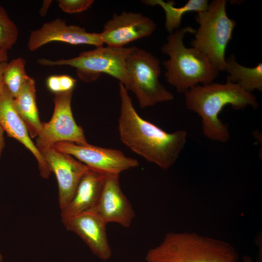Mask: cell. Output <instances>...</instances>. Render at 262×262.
<instances>
[{"mask_svg":"<svg viewBox=\"0 0 262 262\" xmlns=\"http://www.w3.org/2000/svg\"><path fill=\"white\" fill-rule=\"evenodd\" d=\"M120 109L118 131L122 143L136 154L163 170L170 168L184 147V130L169 133L142 118L133 106L128 91L119 83Z\"/></svg>","mask_w":262,"mask_h":262,"instance_id":"1","label":"cell"},{"mask_svg":"<svg viewBox=\"0 0 262 262\" xmlns=\"http://www.w3.org/2000/svg\"><path fill=\"white\" fill-rule=\"evenodd\" d=\"M186 107L197 114L201 118L203 133L208 138L219 142L229 139L228 124L219 117L223 108L230 105L241 110L259 104L256 98L236 84L228 81L225 83L212 82L194 86L184 93Z\"/></svg>","mask_w":262,"mask_h":262,"instance_id":"2","label":"cell"},{"mask_svg":"<svg viewBox=\"0 0 262 262\" xmlns=\"http://www.w3.org/2000/svg\"><path fill=\"white\" fill-rule=\"evenodd\" d=\"M196 30L186 26L175 30L161 48L162 52L169 56L163 62L165 77L180 93L197 85L213 82L219 73L205 55L194 47L184 45L185 35L195 34Z\"/></svg>","mask_w":262,"mask_h":262,"instance_id":"3","label":"cell"},{"mask_svg":"<svg viewBox=\"0 0 262 262\" xmlns=\"http://www.w3.org/2000/svg\"><path fill=\"white\" fill-rule=\"evenodd\" d=\"M235 248L225 241L195 232H169L150 248L147 262H239Z\"/></svg>","mask_w":262,"mask_h":262,"instance_id":"4","label":"cell"},{"mask_svg":"<svg viewBox=\"0 0 262 262\" xmlns=\"http://www.w3.org/2000/svg\"><path fill=\"white\" fill-rule=\"evenodd\" d=\"M226 3L225 0H213L205 10L197 13L199 27L191 42L192 47L205 55L219 72L223 71L227 46L236 24L227 15Z\"/></svg>","mask_w":262,"mask_h":262,"instance_id":"5","label":"cell"},{"mask_svg":"<svg viewBox=\"0 0 262 262\" xmlns=\"http://www.w3.org/2000/svg\"><path fill=\"white\" fill-rule=\"evenodd\" d=\"M133 49V47L116 48L101 46L82 52L71 59L51 60L41 58L37 62L43 66L74 67L79 78L85 82L95 81L102 74H106L116 79L127 89L129 79L126 59Z\"/></svg>","mask_w":262,"mask_h":262,"instance_id":"6","label":"cell"},{"mask_svg":"<svg viewBox=\"0 0 262 262\" xmlns=\"http://www.w3.org/2000/svg\"><path fill=\"white\" fill-rule=\"evenodd\" d=\"M127 89L135 96L141 108L173 99V94L159 80L160 61L150 52L133 47L126 59Z\"/></svg>","mask_w":262,"mask_h":262,"instance_id":"7","label":"cell"},{"mask_svg":"<svg viewBox=\"0 0 262 262\" xmlns=\"http://www.w3.org/2000/svg\"><path fill=\"white\" fill-rule=\"evenodd\" d=\"M73 91L55 94L52 117L49 122L42 123L36 139L35 146L40 153L58 142L87 143L83 129L77 124L73 115L71 106Z\"/></svg>","mask_w":262,"mask_h":262,"instance_id":"8","label":"cell"},{"mask_svg":"<svg viewBox=\"0 0 262 262\" xmlns=\"http://www.w3.org/2000/svg\"><path fill=\"white\" fill-rule=\"evenodd\" d=\"M57 150L69 154L90 170L106 175H120L139 165L138 161L119 150L90 145L61 142L54 144Z\"/></svg>","mask_w":262,"mask_h":262,"instance_id":"9","label":"cell"},{"mask_svg":"<svg viewBox=\"0 0 262 262\" xmlns=\"http://www.w3.org/2000/svg\"><path fill=\"white\" fill-rule=\"evenodd\" d=\"M156 24L149 17L139 13L123 12L114 14L100 33L103 44L120 48L139 39L147 37L155 30Z\"/></svg>","mask_w":262,"mask_h":262,"instance_id":"10","label":"cell"},{"mask_svg":"<svg viewBox=\"0 0 262 262\" xmlns=\"http://www.w3.org/2000/svg\"><path fill=\"white\" fill-rule=\"evenodd\" d=\"M41 153L51 172L56 176L61 211L71 200L82 177L90 169L72 156L60 152L53 147L42 151Z\"/></svg>","mask_w":262,"mask_h":262,"instance_id":"11","label":"cell"},{"mask_svg":"<svg viewBox=\"0 0 262 262\" xmlns=\"http://www.w3.org/2000/svg\"><path fill=\"white\" fill-rule=\"evenodd\" d=\"M52 42H61L72 45H89L103 46L100 33H89L75 25H67L66 21L56 18L46 22L40 28L33 30L27 46L31 51Z\"/></svg>","mask_w":262,"mask_h":262,"instance_id":"12","label":"cell"},{"mask_svg":"<svg viewBox=\"0 0 262 262\" xmlns=\"http://www.w3.org/2000/svg\"><path fill=\"white\" fill-rule=\"evenodd\" d=\"M91 212L106 224L114 222L124 228L131 226L135 213L121 190L119 175L107 176L99 200Z\"/></svg>","mask_w":262,"mask_h":262,"instance_id":"13","label":"cell"},{"mask_svg":"<svg viewBox=\"0 0 262 262\" xmlns=\"http://www.w3.org/2000/svg\"><path fill=\"white\" fill-rule=\"evenodd\" d=\"M61 221L66 229L77 234L99 259L106 261L111 257L107 224L95 213L84 212Z\"/></svg>","mask_w":262,"mask_h":262,"instance_id":"14","label":"cell"},{"mask_svg":"<svg viewBox=\"0 0 262 262\" xmlns=\"http://www.w3.org/2000/svg\"><path fill=\"white\" fill-rule=\"evenodd\" d=\"M0 125L9 137L19 141L31 152L38 162L41 176L48 178L51 171L32 140L25 122L16 109L14 98L5 87L0 94Z\"/></svg>","mask_w":262,"mask_h":262,"instance_id":"15","label":"cell"},{"mask_svg":"<svg viewBox=\"0 0 262 262\" xmlns=\"http://www.w3.org/2000/svg\"><path fill=\"white\" fill-rule=\"evenodd\" d=\"M107 176L90 169L85 173L72 199L61 211V220L92 211L99 200Z\"/></svg>","mask_w":262,"mask_h":262,"instance_id":"16","label":"cell"},{"mask_svg":"<svg viewBox=\"0 0 262 262\" xmlns=\"http://www.w3.org/2000/svg\"><path fill=\"white\" fill-rule=\"evenodd\" d=\"M16 109L23 120L31 138H36L42 127L36 101L35 82L29 76L19 93L14 98Z\"/></svg>","mask_w":262,"mask_h":262,"instance_id":"17","label":"cell"},{"mask_svg":"<svg viewBox=\"0 0 262 262\" xmlns=\"http://www.w3.org/2000/svg\"><path fill=\"white\" fill-rule=\"evenodd\" d=\"M224 71L228 73L227 81L239 85L245 91L252 93L262 91V64L253 67L239 64L233 54L226 59Z\"/></svg>","mask_w":262,"mask_h":262,"instance_id":"18","label":"cell"},{"mask_svg":"<svg viewBox=\"0 0 262 262\" xmlns=\"http://www.w3.org/2000/svg\"><path fill=\"white\" fill-rule=\"evenodd\" d=\"M149 5H159L165 12V26L169 33L178 29L182 16L188 12H200L205 10L208 6L207 0H189L183 6H174V2H165L162 0H147L145 2Z\"/></svg>","mask_w":262,"mask_h":262,"instance_id":"19","label":"cell"},{"mask_svg":"<svg viewBox=\"0 0 262 262\" xmlns=\"http://www.w3.org/2000/svg\"><path fill=\"white\" fill-rule=\"evenodd\" d=\"M26 61L18 57L7 63L3 72V82L5 87L15 98L29 77L25 70Z\"/></svg>","mask_w":262,"mask_h":262,"instance_id":"20","label":"cell"},{"mask_svg":"<svg viewBox=\"0 0 262 262\" xmlns=\"http://www.w3.org/2000/svg\"><path fill=\"white\" fill-rule=\"evenodd\" d=\"M18 36L17 28L5 9L0 5V48L11 49Z\"/></svg>","mask_w":262,"mask_h":262,"instance_id":"21","label":"cell"},{"mask_svg":"<svg viewBox=\"0 0 262 262\" xmlns=\"http://www.w3.org/2000/svg\"><path fill=\"white\" fill-rule=\"evenodd\" d=\"M59 7L65 12L77 13L89 9L94 3L93 0H59Z\"/></svg>","mask_w":262,"mask_h":262,"instance_id":"22","label":"cell"},{"mask_svg":"<svg viewBox=\"0 0 262 262\" xmlns=\"http://www.w3.org/2000/svg\"><path fill=\"white\" fill-rule=\"evenodd\" d=\"M61 93L73 91L76 80L67 75H58Z\"/></svg>","mask_w":262,"mask_h":262,"instance_id":"23","label":"cell"},{"mask_svg":"<svg viewBox=\"0 0 262 262\" xmlns=\"http://www.w3.org/2000/svg\"><path fill=\"white\" fill-rule=\"evenodd\" d=\"M46 84L48 89L55 94L61 93L58 75L49 76L47 79Z\"/></svg>","mask_w":262,"mask_h":262,"instance_id":"24","label":"cell"},{"mask_svg":"<svg viewBox=\"0 0 262 262\" xmlns=\"http://www.w3.org/2000/svg\"><path fill=\"white\" fill-rule=\"evenodd\" d=\"M7 62L0 64V94H1L4 89V85L3 82V72Z\"/></svg>","mask_w":262,"mask_h":262,"instance_id":"25","label":"cell"},{"mask_svg":"<svg viewBox=\"0 0 262 262\" xmlns=\"http://www.w3.org/2000/svg\"><path fill=\"white\" fill-rule=\"evenodd\" d=\"M52 2V0H45L40 10V14L42 16L46 15L48 10Z\"/></svg>","mask_w":262,"mask_h":262,"instance_id":"26","label":"cell"},{"mask_svg":"<svg viewBox=\"0 0 262 262\" xmlns=\"http://www.w3.org/2000/svg\"><path fill=\"white\" fill-rule=\"evenodd\" d=\"M4 131L0 125V157L5 147Z\"/></svg>","mask_w":262,"mask_h":262,"instance_id":"27","label":"cell"},{"mask_svg":"<svg viewBox=\"0 0 262 262\" xmlns=\"http://www.w3.org/2000/svg\"><path fill=\"white\" fill-rule=\"evenodd\" d=\"M7 50L0 48V64L7 62Z\"/></svg>","mask_w":262,"mask_h":262,"instance_id":"28","label":"cell"},{"mask_svg":"<svg viewBox=\"0 0 262 262\" xmlns=\"http://www.w3.org/2000/svg\"><path fill=\"white\" fill-rule=\"evenodd\" d=\"M243 262H254L253 259L249 256L244 255L242 257Z\"/></svg>","mask_w":262,"mask_h":262,"instance_id":"29","label":"cell"},{"mask_svg":"<svg viewBox=\"0 0 262 262\" xmlns=\"http://www.w3.org/2000/svg\"><path fill=\"white\" fill-rule=\"evenodd\" d=\"M2 262V257L1 254L0 253V262Z\"/></svg>","mask_w":262,"mask_h":262,"instance_id":"30","label":"cell"}]
</instances>
